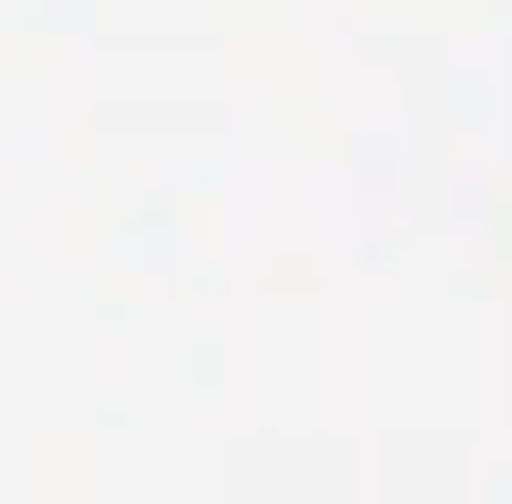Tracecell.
I'll list each match as a JSON object with an SVG mask.
<instances>
[]
</instances>
